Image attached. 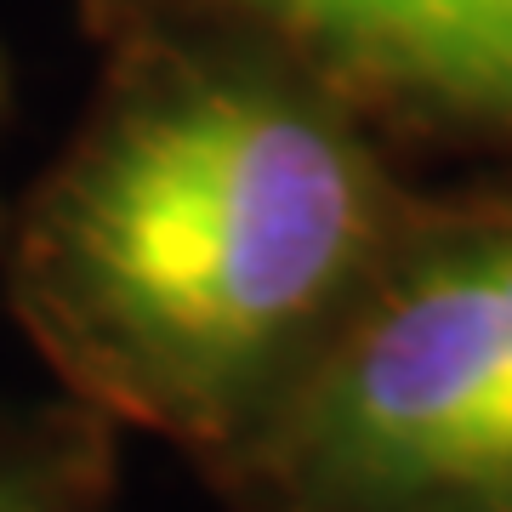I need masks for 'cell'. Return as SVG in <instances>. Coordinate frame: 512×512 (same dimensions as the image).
Masks as SVG:
<instances>
[{
	"label": "cell",
	"instance_id": "1",
	"mask_svg": "<svg viewBox=\"0 0 512 512\" xmlns=\"http://www.w3.org/2000/svg\"><path fill=\"white\" fill-rule=\"evenodd\" d=\"M131 74L63 177L46 279L109 376L165 410L245 387L353 268V143L245 46L131 35Z\"/></svg>",
	"mask_w": 512,
	"mask_h": 512
},
{
	"label": "cell",
	"instance_id": "2",
	"mask_svg": "<svg viewBox=\"0 0 512 512\" xmlns=\"http://www.w3.org/2000/svg\"><path fill=\"white\" fill-rule=\"evenodd\" d=\"M330 478L399 501H512V365L490 251L427 262L336 359L308 427Z\"/></svg>",
	"mask_w": 512,
	"mask_h": 512
},
{
	"label": "cell",
	"instance_id": "3",
	"mask_svg": "<svg viewBox=\"0 0 512 512\" xmlns=\"http://www.w3.org/2000/svg\"><path fill=\"white\" fill-rule=\"evenodd\" d=\"M131 35L285 46L421 109L512 131V0H97Z\"/></svg>",
	"mask_w": 512,
	"mask_h": 512
},
{
	"label": "cell",
	"instance_id": "4",
	"mask_svg": "<svg viewBox=\"0 0 512 512\" xmlns=\"http://www.w3.org/2000/svg\"><path fill=\"white\" fill-rule=\"evenodd\" d=\"M490 251V274H495V302H501V336H507V365H512V239L484 245Z\"/></svg>",
	"mask_w": 512,
	"mask_h": 512
}]
</instances>
